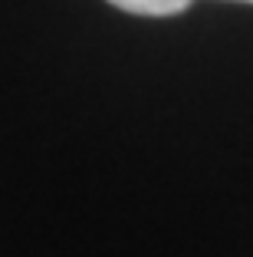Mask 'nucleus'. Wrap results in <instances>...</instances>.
<instances>
[{
    "label": "nucleus",
    "mask_w": 253,
    "mask_h": 257,
    "mask_svg": "<svg viewBox=\"0 0 253 257\" xmlns=\"http://www.w3.org/2000/svg\"><path fill=\"white\" fill-rule=\"evenodd\" d=\"M109 4L138 17H178L181 10L191 7V0H109ZM237 4H253V0H237Z\"/></svg>",
    "instance_id": "1"
}]
</instances>
